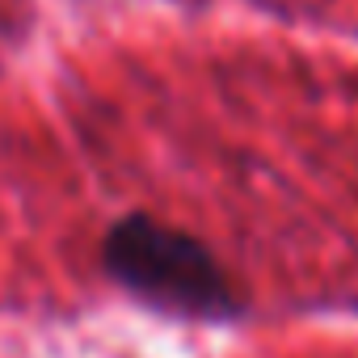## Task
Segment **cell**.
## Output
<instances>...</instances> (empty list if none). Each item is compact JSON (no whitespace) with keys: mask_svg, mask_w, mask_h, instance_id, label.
Listing matches in <instances>:
<instances>
[{"mask_svg":"<svg viewBox=\"0 0 358 358\" xmlns=\"http://www.w3.org/2000/svg\"><path fill=\"white\" fill-rule=\"evenodd\" d=\"M106 274L135 299L199 320H228L241 312V295L220 257L190 232L152 215L118 220L101 241Z\"/></svg>","mask_w":358,"mask_h":358,"instance_id":"cell-1","label":"cell"}]
</instances>
